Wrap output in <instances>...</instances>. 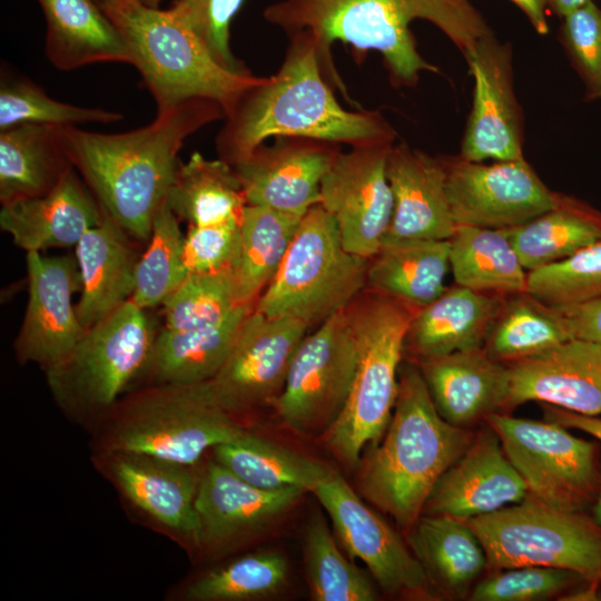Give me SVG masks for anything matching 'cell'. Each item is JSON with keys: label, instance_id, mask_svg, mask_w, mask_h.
<instances>
[{"label": "cell", "instance_id": "obj_22", "mask_svg": "<svg viewBox=\"0 0 601 601\" xmlns=\"http://www.w3.org/2000/svg\"><path fill=\"white\" fill-rule=\"evenodd\" d=\"M387 177L393 214L383 243L444 240L453 236L456 224L441 157L404 142L393 144L387 157Z\"/></svg>", "mask_w": 601, "mask_h": 601}, {"label": "cell", "instance_id": "obj_11", "mask_svg": "<svg viewBox=\"0 0 601 601\" xmlns=\"http://www.w3.org/2000/svg\"><path fill=\"white\" fill-rule=\"evenodd\" d=\"M526 484L529 495L568 511H583L594 500L600 473L593 443L551 421L495 412L485 418Z\"/></svg>", "mask_w": 601, "mask_h": 601}, {"label": "cell", "instance_id": "obj_19", "mask_svg": "<svg viewBox=\"0 0 601 601\" xmlns=\"http://www.w3.org/2000/svg\"><path fill=\"white\" fill-rule=\"evenodd\" d=\"M339 145L300 137H277L233 167L247 205L304 216L319 204L322 180Z\"/></svg>", "mask_w": 601, "mask_h": 601}, {"label": "cell", "instance_id": "obj_10", "mask_svg": "<svg viewBox=\"0 0 601 601\" xmlns=\"http://www.w3.org/2000/svg\"><path fill=\"white\" fill-rule=\"evenodd\" d=\"M245 432L218 403L209 382L160 384L125 406L110 447L195 465L207 450Z\"/></svg>", "mask_w": 601, "mask_h": 601}, {"label": "cell", "instance_id": "obj_42", "mask_svg": "<svg viewBox=\"0 0 601 601\" xmlns=\"http://www.w3.org/2000/svg\"><path fill=\"white\" fill-rule=\"evenodd\" d=\"M124 116L102 108L80 107L51 98L41 86L7 66L0 75V130L22 125L79 126L118 122Z\"/></svg>", "mask_w": 601, "mask_h": 601}, {"label": "cell", "instance_id": "obj_14", "mask_svg": "<svg viewBox=\"0 0 601 601\" xmlns=\"http://www.w3.org/2000/svg\"><path fill=\"white\" fill-rule=\"evenodd\" d=\"M392 145L341 151L321 184L319 204L334 218L344 247L366 258L378 252L392 219L387 177Z\"/></svg>", "mask_w": 601, "mask_h": 601}, {"label": "cell", "instance_id": "obj_15", "mask_svg": "<svg viewBox=\"0 0 601 601\" xmlns=\"http://www.w3.org/2000/svg\"><path fill=\"white\" fill-rule=\"evenodd\" d=\"M309 326L289 317H268L255 308L209 385L230 414L272 404L285 384L293 356Z\"/></svg>", "mask_w": 601, "mask_h": 601}, {"label": "cell", "instance_id": "obj_31", "mask_svg": "<svg viewBox=\"0 0 601 601\" xmlns=\"http://www.w3.org/2000/svg\"><path fill=\"white\" fill-rule=\"evenodd\" d=\"M302 218L265 206H245L236 250L224 270L237 305H256L278 272Z\"/></svg>", "mask_w": 601, "mask_h": 601}, {"label": "cell", "instance_id": "obj_28", "mask_svg": "<svg viewBox=\"0 0 601 601\" xmlns=\"http://www.w3.org/2000/svg\"><path fill=\"white\" fill-rule=\"evenodd\" d=\"M137 239L106 216L87 230L76 245L81 275L77 317L88 329L131 298L141 255Z\"/></svg>", "mask_w": 601, "mask_h": 601}, {"label": "cell", "instance_id": "obj_5", "mask_svg": "<svg viewBox=\"0 0 601 601\" xmlns=\"http://www.w3.org/2000/svg\"><path fill=\"white\" fill-rule=\"evenodd\" d=\"M357 359L343 411L323 434L332 455L357 469L364 449L383 436L395 404L405 337L416 309L365 289L346 308Z\"/></svg>", "mask_w": 601, "mask_h": 601}, {"label": "cell", "instance_id": "obj_17", "mask_svg": "<svg viewBox=\"0 0 601 601\" xmlns=\"http://www.w3.org/2000/svg\"><path fill=\"white\" fill-rule=\"evenodd\" d=\"M29 298L14 352L21 363L45 370L61 361L82 337L72 295L82 283L76 256L27 253Z\"/></svg>", "mask_w": 601, "mask_h": 601}, {"label": "cell", "instance_id": "obj_25", "mask_svg": "<svg viewBox=\"0 0 601 601\" xmlns=\"http://www.w3.org/2000/svg\"><path fill=\"white\" fill-rule=\"evenodd\" d=\"M105 214L73 169L50 193L2 205L0 227L27 253L76 246Z\"/></svg>", "mask_w": 601, "mask_h": 601}, {"label": "cell", "instance_id": "obj_48", "mask_svg": "<svg viewBox=\"0 0 601 601\" xmlns=\"http://www.w3.org/2000/svg\"><path fill=\"white\" fill-rule=\"evenodd\" d=\"M562 42L592 98H601V9L592 0L565 16Z\"/></svg>", "mask_w": 601, "mask_h": 601}, {"label": "cell", "instance_id": "obj_43", "mask_svg": "<svg viewBox=\"0 0 601 601\" xmlns=\"http://www.w3.org/2000/svg\"><path fill=\"white\" fill-rule=\"evenodd\" d=\"M288 578L283 554L263 551L242 556L194 581L185 598L191 601H246L273 597Z\"/></svg>", "mask_w": 601, "mask_h": 601}, {"label": "cell", "instance_id": "obj_41", "mask_svg": "<svg viewBox=\"0 0 601 601\" xmlns=\"http://www.w3.org/2000/svg\"><path fill=\"white\" fill-rule=\"evenodd\" d=\"M179 219L165 203L159 207L147 248L137 268L131 300L148 311L160 306L188 276Z\"/></svg>", "mask_w": 601, "mask_h": 601}, {"label": "cell", "instance_id": "obj_18", "mask_svg": "<svg viewBox=\"0 0 601 601\" xmlns=\"http://www.w3.org/2000/svg\"><path fill=\"white\" fill-rule=\"evenodd\" d=\"M511 49L493 33L465 57L474 80L473 101L461 144L464 159L482 162L523 157V117L513 90Z\"/></svg>", "mask_w": 601, "mask_h": 601}, {"label": "cell", "instance_id": "obj_39", "mask_svg": "<svg viewBox=\"0 0 601 601\" xmlns=\"http://www.w3.org/2000/svg\"><path fill=\"white\" fill-rule=\"evenodd\" d=\"M573 338L559 311L528 292L506 295L484 349L509 364Z\"/></svg>", "mask_w": 601, "mask_h": 601}, {"label": "cell", "instance_id": "obj_24", "mask_svg": "<svg viewBox=\"0 0 601 601\" xmlns=\"http://www.w3.org/2000/svg\"><path fill=\"white\" fill-rule=\"evenodd\" d=\"M440 415L469 428L489 414L505 410L510 392L508 365L484 348L461 351L416 363Z\"/></svg>", "mask_w": 601, "mask_h": 601}, {"label": "cell", "instance_id": "obj_52", "mask_svg": "<svg viewBox=\"0 0 601 601\" xmlns=\"http://www.w3.org/2000/svg\"><path fill=\"white\" fill-rule=\"evenodd\" d=\"M528 17L532 27L540 35H545L549 27L545 18V0H511Z\"/></svg>", "mask_w": 601, "mask_h": 601}, {"label": "cell", "instance_id": "obj_21", "mask_svg": "<svg viewBox=\"0 0 601 601\" xmlns=\"http://www.w3.org/2000/svg\"><path fill=\"white\" fill-rule=\"evenodd\" d=\"M528 495L525 482L487 425L439 479L423 514L467 521L519 503Z\"/></svg>", "mask_w": 601, "mask_h": 601}, {"label": "cell", "instance_id": "obj_45", "mask_svg": "<svg viewBox=\"0 0 601 601\" xmlns=\"http://www.w3.org/2000/svg\"><path fill=\"white\" fill-rule=\"evenodd\" d=\"M165 328L194 329L228 317L237 306L225 272L188 274L164 302Z\"/></svg>", "mask_w": 601, "mask_h": 601}, {"label": "cell", "instance_id": "obj_13", "mask_svg": "<svg viewBox=\"0 0 601 601\" xmlns=\"http://www.w3.org/2000/svg\"><path fill=\"white\" fill-rule=\"evenodd\" d=\"M446 194L457 225L504 229L553 208L560 193L550 190L524 159L470 161L441 157Z\"/></svg>", "mask_w": 601, "mask_h": 601}, {"label": "cell", "instance_id": "obj_34", "mask_svg": "<svg viewBox=\"0 0 601 601\" xmlns=\"http://www.w3.org/2000/svg\"><path fill=\"white\" fill-rule=\"evenodd\" d=\"M450 239L383 243L370 258L367 290L422 308L444 290Z\"/></svg>", "mask_w": 601, "mask_h": 601}, {"label": "cell", "instance_id": "obj_9", "mask_svg": "<svg viewBox=\"0 0 601 601\" xmlns=\"http://www.w3.org/2000/svg\"><path fill=\"white\" fill-rule=\"evenodd\" d=\"M156 335L147 311L127 300L86 329L75 347L46 370L55 400L77 414L111 407L148 368Z\"/></svg>", "mask_w": 601, "mask_h": 601}, {"label": "cell", "instance_id": "obj_29", "mask_svg": "<svg viewBox=\"0 0 601 601\" xmlns=\"http://www.w3.org/2000/svg\"><path fill=\"white\" fill-rule=\"evenodd\" d=\"M37 1L46 20L45 52L58 70L131 62L124 38L97 0Z\"/></svg>", "mask_w": 601, "mask_h": 601}, {"label": "cell", "instance_id": "obj_37", "mask_svg": "<svg viewBox=\"0 0 601 601\" xmlns=\"http://www.w3.org/2000/svg\"><path fill=\"white\" fill-rule=\"evenodd\" d=\"M214 459L245 482L264 490L313 492L336 471L323 462L247 431L213 449Z\"/></svg>", "mask_w": 601, "mask_h": 601}, {"label": "cell", "instance_id": "obj_40", "mask_svg": "<svg viewBox=\"0 0 601 601\" xmlns=\"http://www.w3.org/2000/svg\"><path fill=\"white\" fill-rule=\"evenodd\" d=\"M304 561L314 601H375L373 582L339 550L325 520L312 519L304 534Z\"/></svg>", "mask_w": 601, "mask_h": 601}, {"label": "cell", "instance_id": "obj_44", "mask_svg": "<svg viewBox=\"0 0 601 601\" xmlns=\"http://www.w3.org/2000/svg\"><path fill=\"white\" fill-rule=\"evenodd\" d=\"M526 292L550 306L601 298V240L573 255L530 270Z\"/></svg>", "mask_w": 601, "mask_h": 601}, {"label": "cell", "instance_id": "obj_3", "mask_svg": "<svg viewBox=\"0 0 601 601\" xmlns=\"http://www.w3.org/2000/svg\"><path fill=\"white\" fill-rule=\"evenodd\" d=\"M289 37L270 77L246 89L216 136L218 158L234 166L268 138L300 137L353 147L393 144L396 132L380 112L343 108L324 77L307 31Z\"/></svg>", "mask_w": 601, "mask_h": 601}, {"label": "cell", "instance_id": "obj_49", "mask_svg": "<svg viewBox=\"0 0 601 601\" xmlns=\"http://www.w3.org/2000/svg\"><path fill=\"white\" fill-rule=\"evenodd\" d=\"M239 218L209 225H189L184 238L188 274L224 272L230 264L239 235Z\"/></svg>", "mask_w": 601, "mask_h": 601}, {"label": "cell", "instance_id": "obj_56", "mask_svg": "<svg viewBox=\"0 0 601 601\" xmlns=\"http://www.w3.org/2000/svg\"><path fill=\"white\" fill-rule=\"evenodd\" d=\"M138 1H140L141 3L148 7L158 8L162 0H138Z\"/></svg>", "mask_w": 601, "mask_h": 601}, {"label": "cell", "instance_id": "obj_53", "mask_svg": "<svg viewBox=\"0 0 601 601\" xmlns=\"http://www.w3.org/2000/svg\"><path fill=\"white\" fill-rule=\"evenodd\" d=\"M588 0H548L554 12L565 17L583 6Z\"/></svg>", "mask_w": 601, "mask_h": 601}, {"label": "cell", "instance_id": "obj_36", "mask_svg": "<svg viewBox=\"0 0 601 601\" xmlns=\"http://www.w3.org/2000/svg\"><path fill=\"white\" fill-rule=\"evenodd\" d=\"M166 204L189 226L239 218L247 201L231 165L220 158L207 159L195 151L179 164Z\"/></svg>", "mask_w": 601, "mask_h": 601}, {"label": "cell", "instance_id": "obj_2", "mask_svg": "<svg viewBox=\"0 0 601 601\" xmlns=\"http://www.w3.org/2000/svg\"><path fill=\"white\" fill-rule=\"evenodd\" d=\"M220 119L225 112L218 102L193 98L156 112L150 124L130 131L101 134L59 126V132L104 214L147 243L175 179L184 142Z\"/></svg>", "mask_w": 601, "mask_h": 601}, {"label": "cell", "instance_id": "obj_50", "mask_svg": "<svg viewBox=\"0 0 601 601\" xmlns=\"http://www.w3.org/2000/svg\"><path fill=\"white\" fill-rule=\"evenodd\" d=\"M563 317L573 338L601 346V298L566 306H553Z\"/></svg>", "mask_w": 601, "mask_h": 601}, {"label": "cell", "instance_id": "obj_8", "mask_svg": "<svg viewBox=\"0 0 601 601\" xmlns=\"http://www.w3.org/2000/svg\"><path fill=\"white\" fill-rule=\"evenodd\" d=\"M482 543L487 568L535 565L601 581V528L581 511L548 505L531 495L466 521Z\"/></svg>", "mask_w": 601, "mask_h": 601}, {"label": "cell", "instance_id": "obj_33", "mask_svg": "<svg viewBox=\"0 0 601 601\" xmlns=\"http://www.w3.org/2000/svg\"><path fill=\"white\" fill-rule=\"evenodd\" d=\"M407 544L432 581L449 595H463L487 566L485 550L466 521L422 514Z\"/></svg>", "mask_w": 601, "mask_h": 601}, {"label": "cell", "instance_id": "obj_7", "mask_svg": "<svg viewBox=\"0 0 601 601\" xmlns=\"http://www.w3.org/2000/svg\"><path fill=\"white\" fill-rule=\"evenodd\" d=\"M368 262L344 247L334 218L317 204L303 216L255 309L317 327L365 290Z\"/></svg>", "mask_w": 601, "mask_h": 601}, {"label": "cell", "instance_id": "obj_55", "mask_svg": "<svg viewBox=\"0 0 601 601\" xmlns=\"http://www.w3.org/2000/svg\"><path fill=\"white\" fill-rule=\"evenodd\" d=\"M593 521L601 528V472H600V480H599V486L598 491L594 497V505H593Z\"/></svg>", "mask_w": 601, "mask_h": 601}, {"label": "cell", "instance_id": "obj_30", "mask_svg": "<svg viewBox=\"0 0 601 601\" xmlns=\"http://www.w3.org/2000/svg\"><path fill=\"white\" fill-rule=\"evenodd\" d=\"M73 169L59 126L22 124L0 130L1 205L43 196Z\"/></svg>", "mask_w": 601, "mask_h": 601}, {"label": "cell", "instance_id": "obj_23", "mask_svg": "<svg viewBox=\"0 0 601 601\" xmlns=\"http://www.w3.org/2000/svg\"><path fill=\"white\" fill-rule=\"evenodd\" d=\"M305 491L256 487L214 461L200 475L196 510L200 544L219 546L254 534L288 512Z\"/></svg>", "mask_w": 601, "mask_h": 601}, {"label": "cell", "instance_id": "obj_12", "mask_svg": "<svg viewBox=\"0 0 601 601\" xmlns=\"http://www.w3.org/2000/svg\"><path fill=\"white\" fill-rule=\"evenodd\" d=\"M356 359V339L345 308L300 341L283 390L272 403L282 422L297 434L323 435L345 406Z\"/></svg>", "mask_w": 601, "mask_h": 601}, {"label": "cell", "instance_id": "obj_6", "mask_svg": "<svg viewBox=\"0 0 601 601\" xmlns=\"http://www.w3.org/2000/svg\"><path fill=\"white\" fill-rule=\"evenodd\" d=\"M119 30L130 65L155 100L157 112L193 98L218 102L225 116L263 77L219 66L200 41L168 10L138 0H97Z\"/></svg>", "mask_w": 601, "mask_h": 601}, {"label": "cell", "instance_id": "obj_35", "mask_svg": "<svg viewBox=\"0 0 601 601\" xmlns=\"http://www.w3.org/2000/svg\"><path fill=\"white\" fill-rule=\"evenodd\" d=\"M530 272L601 240V213L564 194L556 205L521 225L502 229Z\"/></svg>", "mask_w": 601, "mask_h": 601}, {"label": "cell", "instance_id": "obj_1", "mask_svg": "<svg viewBox=\"0 0 601 601\" xmlns=\"http://www.w3.org/2000/svg\"><path fill=\"white\" fill-rule=\"evenodd\" d=\"M263 17L287 36L311 33L324 77L346 97L331 52L334 42L352 46L359 56L380 52L394 85L414 86L422 71L439 68L420 55L410 28L413 21L436 26L464 57L492 35L469 0H278Z\"/></svg>", "mask_w": 601, "mask_h": 601}, {"label": "cell", "instance_id": "obj_20", "mask_svg": "<svg viewBox=\"0 0 601 601\" xmlns=\"http://www.w3.org/2000/svg\"><path fill=\"white\" fill-rule=\"evenodd\" d=\"M508 365L505 410L536 401L582 415L601 416V346L571 338Z\"/></svg>", "mask_w": 601, "mask_h": 601}, {"label": "cell", "instance_id": "obj_4", "mask_svg": "<svg viewBox=\"0 0 601 601\" xmlns=\"http://www.w3.org/2000/svg\"><path fill=\"white\" fill-rule=\"evenodd\" d=\"M473 437L440 415L417 364L404 362L390 423L358 463V489L407 533L439 479Z\"/></svg>", "mask_w": 601, "mask_h": 601}, {"label": "cell", "instance_id": "obj_38", "mask_svg": "<svg viewBox=\"0 0 601 601\" xmlns=\"http://www.w3.org/2000/svg\"><path fill=\"white\" fill-rule=\"evenodd\" d=\"M450 267L456 284L473 290L526 292L528 273L502 229L457 225L450 238Z\"/></svg>", "mask_w": 601, "mask_h": 601}, {"label": "cell", "instance_id": "obj_27", "mask_svg": "<svg viewBox=\"0 0 601 601\" xmlns=\"http://www.w3.org/2000/svg\"><path fill=\"white\" fill-rule=\"evenodd\" d=\"M505 295L460 286L416 309L404 345L415 363L461 351L483 348Z\"/></svg>", "mask_w": 601, "mask_h": 601}, {"label": "cell", "instance_id": "obj_47", "mask_svg": "<svg viewBox=\"0 0 601 601\" xmlns=\"http://www.w3.org/2000/svg\"><path fill=\"white\" fill-rule=\"evenodd\" d=\"M579 574L563 569L523 565L494 571L479 582L474 601H533L554 595Z\"/></svg>", "mask_w": 601, "mask_h": 601}, {"label": "cell", "instance_id": "obj_16", "mask_svg": "<svg viewBox=\"0 0 601 601\" xmlns=\"http://www.w3.org/2000/svg\"><path fill=\"white\" fill-rule=\"evenodd\" d=\"M351 559L365 563L388 593L424 594L428 578L400 534L335 472L312 492Z\"/></svg>", "mask_w": 601, "mask_h": 601}, {"label": "cell", "instance_id": "obj_51", "mask_svg": "<svg viewBox=\"0 0 601 601\" xmlns=\"http://www.w3.org/2000/svg\"><path fill=\"white\" fill-rule=\"evenodd\" d=\"M544 417L566 428L580 430L601 442V416H589L543 404Z\"/></svg>", "mask_w": 601, "mask_h": 601}, {"label": "cell", "instance_id": "obj_46", "mask_svg": "<svg viewBox=\"0 0 601 601\" xmlns=\"http://www.w3.org/2000/svg\"><path fill=\"white\" fill-rule=\"evenodd\" d=\"M244 0H176L168 11L205 47L224 69L250 72L230 48V23Z\"/></svg>", "mask_w": 601, "mask_h": 601}, {"label": "cell", "instance_id": "obj_32", "mask_svg": "<svg viewBox=\"0 0 601 601\" xmlns=\"http://www.w3.org/2000/svg\"><path fill=\"white\" fill-rule=\"evenodd\" d=\"M254 304L239 305L224 321L194 329L157 333L148 371L160 384H197L210 381L229 356Z\"/></svg>", "mask_w": 601, "mask_h": 601}, {"label": "cell", "instance_id": "obj_54", "mask_svg": "<svg viewBox=\"0 0 601 601\" xmlns=\"http://www.w3.org/2000/svg\"><path fill=\"white\" fill-rule=\"evenodd\" d=\"M598 583L599 582H590V585L587 588H582L571 594L568 595V598H563V600H570V601H595L599 600V593H598Z\"/></svg>", "mask_w": 601, "mask_h": 601}, {"label": "cell", "instance_id": "obj_26", "mask_svg": "<svg viewBox=\"0 0 601 601\" xmlns=\"http://www.w3.org/2000/svg\"><path fill=\"white\" fill-rule=\"evenodd\" d=\"M112 474L126 496L171 531L200 543L196 496L200 475L184 465L146 454L114 452Z\"/></svg>", "mask_w": 601, "mask_h": 601}]
</instances>
